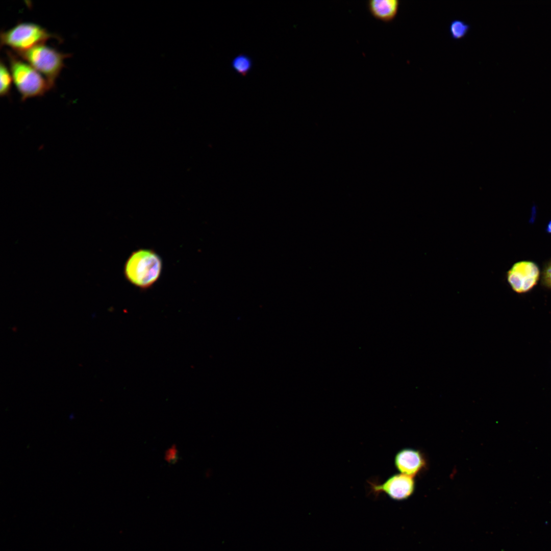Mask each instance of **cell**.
I'll return each instance as SVG.
<instances>
[{
    "label": "cell",
    "instance_id": "cell-2",
    "mask_svg": "<svg viewBox=\"0 0 551 551\" xmlns=\"http://www.w3.org/2000/svg\"><path fill=\"white\" fill-rule=\"evenodd\" d=\"M162 261L154 251L141 249L132 253L128 259L124 272L127 279L134 285L147 288L159 279Z\"/></svg>",
    "mask_w": 551,
    "mask_h": 551
},
{
    "label": "cell",
    "instance_id": "cell-8",
    "mask_svg": "<svg viewBox=\"0 0 551 551\" xmlns=\"http://www.w3.org/2000/svg\"><path fill=\"white\" fill-rule=\"evenodd\" d=\"M399 7L398 0H369L367 7L375 18L384 22H390L396 16Z\"/></svg>",
    "mask_w": 551,
    "mask_h": 551
},
{
    "label": "cell",
    "instance_id": "cell-7",
    "mask_svg": "<svg viewBox=\"0 0 551 551\" xmlns=\"http://www.w3.org/2000/svg\"><path fill=\"white\" fill-rule=\"evenodd\" d=\"M394 464L400 473L414 477L423 469L425 461L419 450L404 448L396 453Z\"/></svg>",
    "mask_w": 551,
    "mask_h": 551
},
{
    "label": "cell",
    "instance_id": "cell-11",
    "mask_svg": "<svg viewBox=\"0 0 551 551\" xmlns=\"http://www.w3.org/2000/svg\"><path fill=\"white\" fill-rule=\"evenodd\" d=\"M470 29V26L465 21L455 19L453 20L449 27V31L451 37L454 40H460L467 34Z\"/></svg>",
    "mask_w": 551,
    "mask_h": 551
},
{
    "label": "cell",
    "instance_id": "cell-13",
    "mask_svg": "<svg viewBox=\"0 0 551 551\" xmlns=\"http://www.w3.org/2000/svg\"><path fill=\"white\" fill-rule=\"evenodd\" d=\"M546 230L547 233L551 234V220L548 223Z\"/></svg>",
    "mask_w": 551,
    "mask_h": 551
},
{
    "label": "cell",
    "instance_id": "cell-1",
    "mask_svg": "<svg viewBox=\"0 0 551 551\" xmlns=\"http://www.w3.org/2000/svg\"><path fill=\"white\" fill-rule=\"evenodd\" d=\"M7 55L13 82L22 101L43 95L52 89L47 80L30 64L12 52Z\"/></svg>",
    "mask_w": 551,
    "mask_h": 551
},
{
    "label": "cell",
    "instance_id": "cell-9",
    "mask_svg": "<svg viewBox=\"0 0 551 551\" xmlns=\"http://www.w3.org/2000/svg\"><path fill=\"white\" fill-rule=\"evenodd\" d=\"M231 65L236 73L242 77H246L252 70L253 63L249 56L241 53L233 59Z\"/></svg>",
    "mask_w": 551,
    "mask_h": 551
},
{
    "label": "cell",
    "instance_id": "cell-5",
    "mask_svg": "<svg viewBox=\"0 0 551 551\" xmlns=\"http://www.w3.org/2000/svg\"><path fill=\"white\" fill-rule=\"evenodd\" d=\"M540 271L537 265L530 261L514 263L507 273V279L512 289L518 293H525L537 283Z\"/></svg>",
    "mask_w": 551,
    "mask_h": 551
},
{
    "label": "cell",
    "instance_id": "cell-4",
    "mask_svg": "<svg viewBox=\"0 0 551 551\" xmlns=\"http://www.w3.org/2000/svg\"><path fill=\"white\" fill-rule=\"evenodd\" d=\"M57 36L48 32L39 24L32 22H20L1 33V46H7L14 53L23 52Z\"/></svg>",
    "mask_w": 551,
    "mask_h": 551
},
{
    "label": "cell",
    "instance_id": "cell-12",
    "mask_svg": "<svg viewBox=\"0 0 551 551\" xmlns=\"http://www.w3.org/2000/svg\"><path fill=\"white\" fill-rule=\"evenodd\" d=\"M542 282L544 286L551 289V261L548 262L544 268Z\"/></svg>",
    "mask_w": 551,
    "mask_h": 551
},
{
    "label": "cell",
    "instance_id": "cell-3",
    "mask_svg": "<svg viewBox=\"0 0 551 551\" xmlns=\"http://www.w3.org/2000/svg\"><path fill=\"white\" fill-rule=\"evenodd\" d=\"M15 54L43 75L51 88L55 86L56 79L64 66V59L71 56L61 53L44 43Z\"/></svg>",
    "mask_w": 551,
    "mask_h": 551
},
{
    "label": "cell",
    "instance_id": "cell-10",
    "mask_svg": "<svg viewBox=\"0 0 551 551\" xmlns=\"http://www.w3.org/2000/svg\"><path fill=\"white\" fill-rule=\"evenodd\" d=\"M0 95L1 96L8 95L13 82L12 77L9 69L2 60L0 63Z\"/></svg>",
    "mask_w": 551,
    "mask_h": 551
},
{
    "label": "cell",
    "instance_id": "cell-6",
    "mask_svg": "<svg viewBox=\"0 0 551 551\" xmlns=\"http://www.w3.org/2000/svg\"><path fill=\"white\" fill-rule=\"evenodd\" d=\"M369 483L373 494L378 495L384 493L391 498L397 500L409 498L415 489L413 477L403 473L393 474L382 484L372 482Z\"/></svg>",
    "mask_w": 551,
    "mask_h": 551
}]
</instances>
